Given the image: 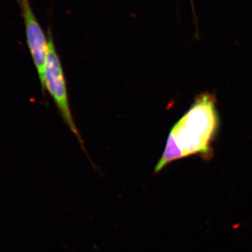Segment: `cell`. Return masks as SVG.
<instances>
[{
	"label": "cell",
	"instance_id": "6da1fadb",
	"mask_svg": "<svg viewBox=\"0 0 252 252\" xmlns=\"http://www.w3.org/2000/svg\"><path fill=\"white\" fill-rule=\"evenodd\" d=\"M219 124L215 97L208 93L200 94L172 127L154 173L183 158L195 154L208 157Z\"/></svg>",
	"mask_w": 252,
	"mask_h": 252
},
{
	"label": "cell",
	"instance_id": "7a4b0ae2",
	"mask_svg": "<svg viewBox=\"0 0 252 252\" xmlns=\"http://www.w3.org/2000/svg\"><path fill=\"white\" fill-rule=\"evenodd\" d=\"M47 37L48 54L44 69L43 91L46 90L51 94L63 120L73 133L77 136L81 147H83L84 142L75 125L69 107L65 77L59 55L55 46L52 32L50 28L48 29Z\"/></svg>",
	"mask_w": 252,
	"mask_h": 252
},
{
	"label": "cell",
	"instance_id": "3957f363",
	"mask_svg": "<svg viewBox=\"0 0 252 252\" xmlns=\"http://www.w3.org/2000/svg\"><path fill=\"white\" fill-rule=\"evenodd\" d=\"M18 2L24 22L28 48L37 71L43 91L44 69L48 54V37L36 19L29 0H18Z\"/></svg>",
	"mask_w": 252,
	"mask_h": 252
}]
</instances>
